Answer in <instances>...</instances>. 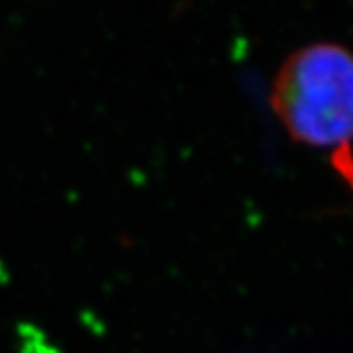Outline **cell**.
Masks as SVG:
<instances>
[{"instance_id":"1","label":"cell","mask_w":353,"mask_h":353,"mask_svg":"<svg viewBox=\"0 0 353 353\" xmlns=\"http://www.w3.org/2000/svg\"><path fill=\"white\" fill-rule=\"evenodd\" d=\"M271 104L296 141L334 153L350 148L353 63L338 43L294 51L277 71Z\"/></svg>"}]
</instances>
